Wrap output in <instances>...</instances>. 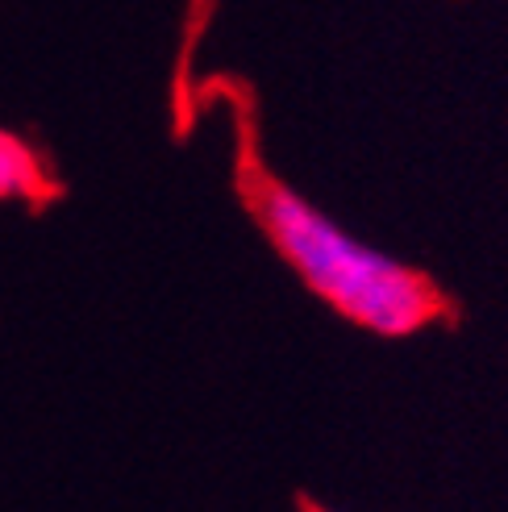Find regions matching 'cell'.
<instances>
[{
	"label": "cell",
	"mask_w": 508,
	"mask_h": 512,
	"mask_svg": "<svg viewBox=\"0 0 508 512\" xmlns=\"http://www.w3.org/2000/svg\"><path fill=\"white\" fill-rule=\"evenodd\" d=\"M250 209L284 263L346 321L379 338H409L442 313V296L421 271L346 234L275 175H254Z\"/></svg>",
	"instance_id": "obj_1"
},
{
	"label": "cell",
	"mask_w": 508,
	"mask_h": 512,
	"mask_svg": "<svg viewBox=\"0 0 508 512\" xmlns=\"http://www.w3.org/2000/svg\"><path fill=\"white\" fill-rule=\"evenodd\" d=\"M304 512H334V508H325V504H313V500H304Z\"/></svg>",
	"instance_id": "obj_3"
},
{
	"label": "cell",
	"mask_w": 508,
	"mask_h": 512,
	"mask_svg": "<svg viewBox=\"0 0 508 512\" xmlns=\"http://www.w3.org/2000/svg\"><path fill=\"white\" fill-rule=\"evenodd\" d=\"M50 192V175L30 142L0 130V200H42Z\"/></svg>",
	"instance_id": "obj_2"
}]
</instances>
